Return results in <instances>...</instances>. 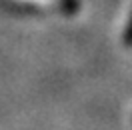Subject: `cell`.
Segmentation results:
<instances>
[{"label": "cell", "mask_w": 132, "mask_h": 130, "mask_svg": "<svg viewBox=\"0 0 132 130\" xmlns=\"http://www.w3.org/2000/svg\"><path fill=\"white\" fill-rule=\"evenodd\" d=\"M22 6L36 8L40 12H54V14H64V12H74L76 2L74 0H14Z\"/></svg>", "instance_id": "6da1fadb"}]
</instances>
